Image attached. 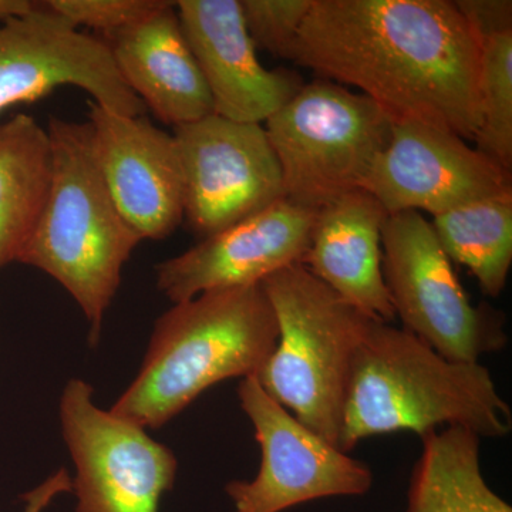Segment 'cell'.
Returning a JSON list of instances; mask_svg holds the SVG:
<instances>
[{"label":"cell","instance_id":"cell-1","mask_svg":"<svg viewBox=\"0 0 512 512\" xmlns=\"http://www.w3.org/2000/svg\"><path fill=\"white\" fill-rule=\"evenodd\" d=\"M481 40L451 0H313L293 63L355 87L393 123L473 141Z\"/></svg>","mask_w":512,"mask_h":512},{"label":"cell","instance_id":"cell-2","mask_svg":"<svg viewBox=\"0 0 512 512\" xmlns=\"http://www.w3.org/2000/svg\"><path fill=\"white\" fill-rule=\"evenodd\" d=\"M441 426L503 439L512 413L480 362L448 360L409 330L370 319L350 367L340 450L397 431L423 437Z\"/></svg>","mask_w":512,"mask_h":512},{"label":"cell","instance_id":"cell-3","mask_svg":"<svg viewBox=\"0 0 512 512\" xmlns=\"http://www.w3.org/2000/svg\"><path fill=\"white\" fill-rule=\"evenodd\" d=\"M278 326L261 284L175 303L154 325L140 372L110 412L158 429L214 384L255 376Z\"/></svg>","mask_w":512,"mask_h":512},{"label":"cell","instance_id":"cell-4","mask_svg":"<svg viewBox=\"0 0 512 512\" xmlns=\"http://www.w3.org/2000/svg\"><path fill=\"white\" fill-rule=\"evenodd\" d=\"M52 183L45 208L18 262L40 269L73 296L100 338L121 271L143 239L117 210L94 153L89 121L52 117Z\"/></svg>","mask_w":512,"mask_h":512},{"label":"cell","instance_id":"cell-5","mask_svg":"<svg viewBox=\"0 0 512 512\" xmlns=\"http://www.w3.org/2000/svg\"><path fill=\"white\" fill-rule=\"evenodd\" d=\"M278 339L254 376L292 416L339 447L353 355L370 318L302 264L261 282Z\"/></svg>","mask_w":512,"mask_h":512},{"label":"cell","instance_id":"cell-6","mask_svg":"<svg viewBox=\"0 0 512 512\" xmlns=\"http://www.w3.org/2000/svg\"><path fill=\"white\" fill-rule=\"evenodd\" d=\"M265 124L281 168L284 198L319 210L362 190L394 123L363 94L316 79L303 84Z\"/></svg>","mask_w":512,"mask_h":512},{"label":"cell","instance_id":"cell-7","mask_svg":"<svg viewBox=\"0 0 512 512\" xmlns=\"http://www.w3.org/2000/svg\"><path fill=\"white\" fill-rule=\"evenodd\" d=\"M382 252L384 282L403 329L454 362L477 363L505 348L504 313L470 301L423 214L389 215Z\"/></svg>","mask_w":512,"mask_h":512},{"label":"cell","instance_id":"cell-8","mask_svg":"<svg viewBox=\"0 0 512 512\" xmlns=\"http://www.w3.org/2000/svg\"><path fill=\"white\" fill-rule=\"evenodd\" d=\"M60 423L76 466L77 512H158L177 476L170 448L97 407L92 386L80 379L64 387Z\"/></svg>","mask_w":512,"mask_h":512},{"label":"cell","instance_id":"cell-9","mask_svg":"<svg viewBox=\"0 0 512 512\" xmlns=\"http://www.w3.org/2000/svg\"><path fill=\"white\" fill-rule=\"evenodd\" d=\"M183 177V222L204 239L284 198L278 160L262 124L218 114L174 128Z\"/></svg>","mask_w":512,"mask_h":512},{"label":"cell","instance_id":"cell-10","mask_svg":"<svg viewBox=\"0 0 512 512\" xmlns=\"http://www.w3.org/2000/svg\"><path fill=\"white\" fill-rule=\"evenodd\" d=\"M238 397L254 426L262 460L254 480L225 487L235 512H282L320 498L369 493V466L308 429L254 376L242 380Z\"/></svg>","mask_w":512,"mask_h":512},{"label":"cell","instance_id":"cell-11","mask_svg":"<svg viewBox=\"0 0 512 512\" xmlns=\"http://www.w3.org/2000/svg\"><path fill=\"white\" fill-rule=\"evenodd\" d=\"M64 86L84 90L93 103L114 113L146 116L100 37L74 28L45 2L0 23V116Z\"/></svg>","mask_w":512,"mask_h":512},{"label":"cell","instance_id":"cell-12","mask_svg":"<svg viewBox=\"0 0 512 512\" xmlns=\"http://www.w3.org/2000/svg\"><path fill=\"white\" fill-rule=\"evenodd\" d=\"M362 190L387 215L427 212L431 217L470 202L512 194L510 171L441 128L394 123L392 137Z\"/></svg>","mask_w":512,"mask_h":512},{"label":"cell","instance_id":"cell-13","mask_svg":"<svg viewBox=\"0 0 512 512\" xmlns=\"http://www.w3.org/2000/svg\"><path fill=\"white\" fill-rule=\"evenodd\" d=\"M316 211L281 198L158 264L157 288L175 305L205 292L261 284L302 264Z\"/></svg>","mask_w":512,"mask_h":512},{"label":"cell","instance_id":"cell-14","mask_svg":"<svg viewBox=\"0 0 512 512\" xmlns=\"http://www.w3.org/2000/svg\"><path fill=\"white\" fill-rule=\"evenodd\" d=\"M94 153L111 198L141 239H164L184 218L183 177L173 133L146 116L87 101Z\"/></svg>","mask_w":512,"mask_h":512},{"label":"cell","instance_id":"cell-15","mask_svg":"<svg viewBox=\"0 0 512 512\" xmlns=\"http://www.w3.org/2000/svg\"><path fill=\"white\" fill-rule=\"evenodd\" d=\"M175 6L218 116L261 124L302 89L295 73L259 62L241 0H180Z\"/></svg>","mask_w":512,"mask_h":512},{"label":"cell","instance_id":"cell-16","mask_svg":"<svg viewBox=\"0 0 512 512\" xmlns=\"http://www.w3.org/2000/svg\"><path fill=\"white\" fill-rule=\"evenodd\" d=\"M103 40L124 82L161 123L175 128L214 114L175 2Z\"/></svg>","mask_w":512,"mask_h":512},{"label":"cell","instance_id":"cell-17","mask_svg":"<svg viewBox=\"0 0 512 512\" xmlns=\"http://www.w3.org/2000/svg\"><path fill=\"white\" fill-rule=\"evenodd\" d=\"M387 212L356 190L316 211L302 265L366 318H396L383 276L382 232Z\"/></svg>","mask_w":512,"mask_h":512},{"label":"cell","instance_id":"cell-18","mask_svg":"<svg viewBox=\"0 0 512 512\" xmlns=\"http://www.w3.org/2000/svg\"><path fill=\"white\" fill-rule=\"evenodd\" d=\"M52 183V144L28 114L0 123V268L18 262Z\"/></svg>","mask_w":512,"mask_h":512},{"label":"cell","instance_id":"cell-19","mask_svg":"<svg viewBox=\"0 0 512 512\" xmlns=\"http://www.w3.org/2000/svg\"><path fill=\"white\" fill-rule=\"evenodd\" d=\"M406 512H512L481 471L477 434L456 427L421 437Z\"/></svg>","mask_w":512,"mask_h":512},{"label":"cell","instance_id":"cell-20","mask_svg":"<svg viewBox=\"0 0 512 512\" xmlns=\"http://www.w3.org/2000/svg\"><path fill=\"white\" fill-rule=\"evenodd\" d=\"M430 225L447 258L466 266L485 295L498 298L512 265V194L461 205Z\"/></svg>","mask_w":512,"mask_h":512},{"label":"cell","instance_id":"cell-21","mask_svg":"<svg viewBox=\"0 0 512 512\" xmlns=\"http://www.w3.org/2000/svg\"><path fill=\"white\" fill-rule=\"evenodd\" d=\"M480 126L474 143L484 156L512 170V30L481 43L478 69Z\"/></svg>","mask_w":512,"mask_h":512},{"label":"cell","instance_id":"cell-22","mask_svg":"<svg viewBox=\"0 0 512 512\" xmlns=\"http://www.w3.org/2000/svg\"><path fill=\"white\" fill-rule=\"evenodd\" d=\"M312 3L313 0H241L242 15L255 47L289 60Z\"/></svg>","mask_w":512,"mask_h":512},{"label":"cell","instance_id":"cell-23","mask_svg":"<svg viewBox=\"0 0 512 512\" xmlns=\"http://www.w3.org/2000/svg\"><path fill=\"white\" fill-rule=\"evenodd\" d=\"M47 8L74 28L99 30L104 37L134 25L160 8L161 0H49ZM103 37V39H104Z\"/></svg>","mask_w":512,"mask_h":512},{"label":"cell","instance_id":"cell-24","mask_svg":"<svg viewBox=\"0 0 512 512\" xmlns=\"http://www.w3.org/2000/svg\"><path fill=\"white\" fill-rule=\"evenodd\" d=\"M456 6L481 43L488 37L512 30L510 0H457Z\"/></svg>","mask_w":512,"mask_h":512},{"label":"cell","instance_id":"cell-25","mask_svg":"<svg viewBox=\"0 0 512 512\" xmlns=\"http://www.w3.org/2000/svg\"><path fill=\"white\" fill-rule=\"evenodd\" d=\"M69 491H73V480L69 473L62 468L52 477L47 478L45 483L40 484L39 487L23 497V500L26 501L25 511L23 512H43L55 500L57 495L69 493Z\"/></svg>","mask_w":512,"mask_h":512},{"label":"cell","instance_id":"cell-26","mask_svg":"<svg viewBox=\"0 0 512 512\" xmlns=\"http://www.w3.org/2000/svg\"><path fill=\"white\" fill-rule=\"evenodd\" d=\"M36 5L37 2H32V0H0V23L26 15V13L32 12Z\"/></svg>","mask_w":512,"mask_h":512}]
</instances>
